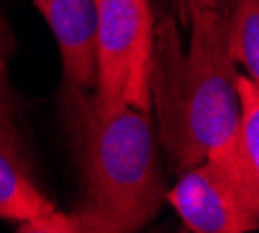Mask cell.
<instances>
[{"label":"cell","instance_id":"3957f363","mask_svg":"<svg viewBox=\"0 0 259 233\" xmlns=\"http://www.w3.org/2000/svg\"><path fill=\"white\" fill-rule=\"evenodd\" d=\"M154 14L150 0H98L96 77L91 96L101 112L150 110Z\"/></svg>","mask_w":259,"mask_h":233},{"label":"cell","instance_id":"8992f818","mask_svg":"<svg viewBox=\"0 0 259 233\" xmlns=\"http://www.w3.org/2000/svg\"><path fill=\"white\" fill-rule=\"evenodd\" d=\"M61 52L63 82L91 91L96 77L98 0H35Z\"/></svg>","mask_w":259,"mask_h":233},{"label":"cell","instance_id":"9c48e42d","mask_svg":"<svg viewBox=\"0 0 259 233\" xmlns=\"http://www.w3.org/2000/svg\"><path fill=\"white\" fill-rule=\"evenodd\" d=\"M231 5H234V0H170L175 19L182 26L187 24V17L192 10H215V12L227 14Z\"/></svg>","mask_w":259,"mask_h":233},{"label":"cell","instance_id":"ba28073f","mask_svg":"<svg viewBox=\"0 0 259 233\" xmlns=\"http://www.w3.org/2000/svg\"><path fill=\"white\" fill-rule=\"evenodd\" d=\"M227 49L236 66L259 82V0H234L227 12Z\"/></svg>","mask_w":259,"mask_h":233},{"label":"cell","instance_id":"52a82bcc","mask_svg":"<svg viewBox=\"0 0 259 233\" xmlns=\"http://www.w3.org/2000/svg\"><path fill=\"white\" fill-rule=\"evenodd\" d=\"M238 121L229 143L205 156L227 170L247 201L259 205V82L236 75Z\"/></svg>","mask_w":259,"mask_h":233},{"label":"cell","instance_id":"5b68a950","mask_svg":"<svg viewBox=\"0 0 259 233\" xmlns=\"http://www.w3.org/2000/svg\"><path fill=\"white\" fill-rule=\"evenodd\" d=\"M54 210L56 205L37 184L19 131V103L10 82L0 79V219L24 224Z\"/></svg>","mask_w":259,"mask_h":233},{"label":"cell","instance_id":"6da1fadb","mask_svg":"<svg viewBox=\"0 0 259 233\" xmlns=\"http://www.w3.org/2000/svg\"><path fill=\"white\" fill-rule=\"evenodd\" d=\"M61 119L79 168V201L72 212L19 224L26 233H131L159 215L166 196L163 152L152 112L117 108L101 112L91 91L61 82Z\"/></svg>","mask_w":259,"mask_h":233},{"label":"cell","instance_id":"277c9868","mask_svg":"<svg viewBox=\"0 0 259 233\" xmlns=\"http://www.w3.org/2000/svg\"><path fill=\"white\" fill-rule=\"evenodd\" d=\"M163 201L173 205L182 226L192 233H247L259 226V205L250 203L212 159L180 173Z\"/></svg>","mask_w":259,"mask_h":233},{"label":"cell","instance_id":"30bf717a","mask_svg":"<svg viewBox=\"0 0 259 233\" xmlns=\"http://www.w3.org/2000/svg\"><path fill=\"white\" fill-rule=\"evenodd\" d=\"M14 52V37L7 26L5 17L0 12V79H7V61Z\"/></svg>","mask_w":259,"mask_h":233},{"label":"cell","instance_id":"7a4b0ae2","mask_svg":"<svg viewBox=\"0 0 259 233\" xmlns=\"http://www.w3.org/2000/svg\"><path fill=\"white\" fill-rule=\"evenodd\" d=\"M189 44L175 14L154 24L150 110L163 156L185 173L229 143L238 121L236 63L227 49V14L192 10Z\"/></svg>","mask_w":259,"mask_h":233}]
</instances>
